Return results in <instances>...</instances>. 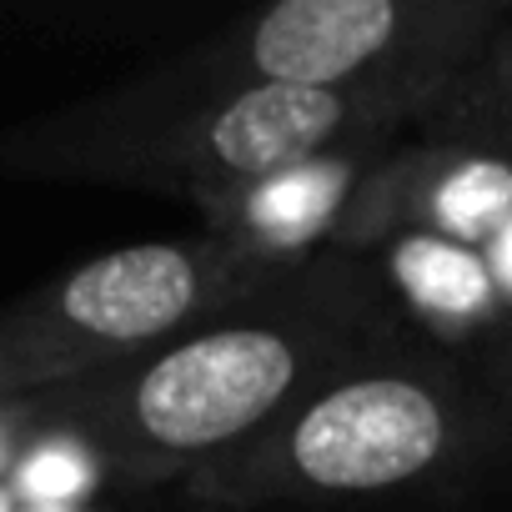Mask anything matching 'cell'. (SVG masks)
I'll list each match as a JSON object with an SVG mask.
<instances>
[{
	"label": "cell",
	"instance_id": "6da1fadb",
	"mask_svg": "<svg viewBox=\"0 0 512 512\" xmlns=\"http://www.w3.org/2000/svg\"><path fill=\"white\" fill-rule=\"evenodd\" d=\"M397 342L392 297L342 251L287 262L196 332L121 367L86 407V447L136 477H186Z\"/></svg>",
	"mask_w": 512,
	"mask_h": 512
},
{
	"label": "cell",
	"instance_id": "7a4b0ae2",
	"mask_svg": "<svg viewBox=\"0 0 512 512\" xmlns=\"http://www.w3.org/2000/svg\"><path fill=\"white\" fill-rule=\"evenodd\" d=\"M472 442L477 412L447 367L372 357L302 397L251 442L186 472V492L221 507L382 497L447 472Z\"/></svg>",
	"mask_w": 512,
	"mask_h": 512
},
{
	"label": "cell",
	"instance_id": "3957f363",
	"mask_svg": "<svg viewBox=\"0 0 512 512\" xmlns=\"http://www.w3.org/2000/svg\"><path fill=\"white\" fill-rule=\"evenodd\" d=\"M282 267L287 256L226 231L206 241H141L106 251L36 307L21 327V352L0 372L31 382L121 372L267 287Z\"/></svg>",
	"mask_w": 512,
	"mask_h": 512
},
{
	"label": "cell",
	"instance_id": "277c9868",
	"mask_svg": "<svg viewBox=\"0 0 512 512\" xmlns=\"http://www.w3.org/2000/svg\"><path fill=\"white\" fill-rule=\"evenodd\" d=\"M497 11L407 0H282L186 61L216 86L362 91L402 76H457Z\"/></svg>",
	"mask_w": 512,
	"mask_h": 512
},
{
	"label": "cell",
	"instance_id": "5b68a950",
	"mask_svg": "<svg viewBox=\"0 0 512 512\" xmlns=\"http://www.w3.org/2000/svg\"><path fill=\"white\" fill-rule=\"evenodd\" d=\"M352 201L357 216L342 221L347 236L402 226L407 236L477 251L512 231V161L467 146H442L432 156H412L382 171Z\"/></svg>",
	"mask_w": 512,
	"mask_h": 512
},
{
	"label": "cell",
	"instance_id": "8992f818",
	"mask_svg": "<svg viewBox=\"0 0 512 512\" xmlns=\"http://www.w3.org/2000/svg\"><path fill=\"white\" fill-rule=\"evenodd\" d=\"M392 282L427 312L442 322H472L487 307V267L477 262V251L447 246V241H427V236H407L397 262H392Z\"/></svg>",
	"mask_w": 512,
	"mask_h": 512
},
{
	"label": "cell",
	"instance_id": "52a82bcc",
	"mask_svg": "<svg viewBox=\"0 0 512 512\" xmlns=\"http://www.w3.org/2000/svg\"><path fill=\"white\" fill-rule=\"evenodd\" d=\"M21 487L31 502H71L81 487H91V457L76 442H51L26 457Z\"/></svg>",
	"mask_w": 512,
	"mask_h": 512
},
{
	"label": "cell",
	"instance_id": "ba28073f",
	"mask_svg": "<svg viewBox=\"0 0 512 512\" xmlns=\"http://www.w3.org/2000/svg\"><path fill=\"white\" fill-rule=\"evenodd\" d=\"M487 76H492V91H497V96H512V46H497V51H492Z\"/></svg>",
	"mask_w": 512,
	"mask_h": 512
},
{
	"label": "cell",
	"instance_id": "9c48e42d",
	"mask_svg": "<svg viewBox=\"0 0 512 512\" xmlns=\"http://www.w3.org/2000/svg\"><path fill=\"white\" fill-rule=\"evenodd\" d=\"M16 512H81V507H71V502H26Z\"/></svg>",
	"mask_w": 512,
	"mask_h": 512
},
{
	"label": "cell",
	"instance_id": "30bf717a",
	"mask_svg": "<svg viewBox=\"0 0 512 512\" xmlns=\"http://www.w3.org/2000/svg\"><path fill=\"white\" fill-rule=\"evenodd\" d=\"M502 397H507V407H512V357L502 362Z\"/></svg>",
	"mask_w": 512,
	"mask_h": 512
},
{
	"label": "cell",
	"instance_id": "8fae6325",
	"mask_svg": "<svg viewBox=\"0 0 512 512\" xmlns=\"http://www.w3.org/2000/svg\"><path fill=\"white\" fill-rule=\"evenodd\" d=\"M0 512H11V497L6 492H0Z\"/></svg>",
	"mask_w": 512,
	"mask_h": 512
}]
</instances>
